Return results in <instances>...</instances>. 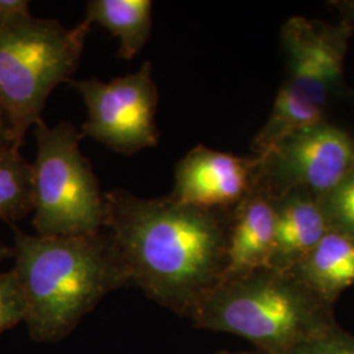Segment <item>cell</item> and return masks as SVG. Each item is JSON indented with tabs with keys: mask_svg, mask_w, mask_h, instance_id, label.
<instances>
[{
	"mask_svg": "<svg viewBox=\"0 0 354 354\" xmlns=\"http://www.w3.org/2000/svg\"><path fill=\"white\" fill-rule=\"evenodd\" d=\"M105 200V228L113 235L130 283L189 317L225 279L234 209L196 207L169 196L140 198L121 188L106 192Z\"/></svg>",
	"mask_w": 354,
	"mask_h": 354,
	"instance_id": "6da1fadb",
	"label": "cell"
},
{
	"mask_svg": "<svg viewBox=\"0 0 354 354\" xmlns=\"http://www.w3.org/2000/svg\"><path fill=\"white\" fill-rule=\"evenodd\" d=\"M12 272L36 342L67 336L109 292L130 283L109 230L79 236L29 235L13 228Z\"/></svg>",
	"mask_w": 354,
	"mask_h": 354,
	"instance_id": "7a4b0ae2",
	"label": "cell"
},
{
	"mask_svg": "<svg viewBox=\"0 0 354 354\" xmlns=\"http://www.w3.org/2000/svg\"><path fill=\"white\" fill-rule=\"evenodd\" d=\"M189 317L197 328L239 336L263 354H291L337 326L332 304L292 272L273 268L223 279Z\"/></svg>",
	"mask_w": 354,
	"mask_h": 354,
	"instance_id": "3957f363",
	"label": "cell"
},
{
	"mask_svg": "<svg viewBox=\"0 0 354 354\" xmlns=\"http://www.w3.org/2000/svg\"><path fill=\"white\" fill-rule=\"evenodd\" d=\"M91 26L30 17L0 23V106L11 122L16 147L42 121L51 92L70 83Z\"/></svg>",
	"mask_w": 354,
	"mask_h": 354,
	"instance_id": "277c9868",
	"label": "cell"
},
{
	"mask_svg": "<svg viewBox=\"0 0 354 354\" xmlns=\"http://www.w3.org/2000/svg\"><path fill=\"white\" fill-rule=\"evenodd\" d=\"M352 32L340 21L330 26L291 17L281 30L288 76L270 115L252 140L254 156L272 150L292 133L326 121L330 97L342 89L344 61Z\"/></svg>",
	"mask_w": 354,
	"mask_h": 354,
	"instance_id": "5b68a950",
	"label": "cell"
},
{
	"mask_svg": "<svg viewBox=\"0 0 354 354\" xmlns=\"http://www.w3.org/2000/svg\"><path fill=\"white\" fill-rule=\"evenodd\" d=\"M33 227L41 236H79L106 227L105 193L71 122L35 127Z\"/></svg>",
	"mask_w": 354,
	"mask_h": 354,
	"instance_id": "8992f818",
	"label": "cell"
},
{
	"mask_svg": "<svg viewBox=\"0 0 354 354\" xmlns=\"http://www.w3.org/2000/svg\"><path fill=\"white\" fill-rule=\"evenodd\" d=\"M68 86L87 108V120L79 130L82 138L95 140L122 155L158 145L155 115L159 92L151 62L146 61L136 73L111 82L97 77L73 79Z\"/></svg>",
	"mask_w": 354,
	"mask_h": 354,
	"instance_id": "52a82bcc",
	"label": "cell"
},
{
	"mask_svg": "<svg viewBox=\"0 0 354 354\" xmlns=\"http://www.w3.org/2000/svg\"><path fill=\"white\" fill-rule=\"evenodd\" d=\"M257 159V183L273 198L297 189L323 198L352 169L354 138L323 121L288 136Z\"/></svg>",
	"mask_w": 354,
	"mask_h": 354,
	"instance_id": "ba28073f",
	"label": "cell"
},
{
	"mask_svg": "<svg viewBox=\"0 0 354 354\" xmlns=\"http://www.w3.org/2000/svg\"><path fill=\"white\" fill-rule=\"evenodd\" d=\"M257 156H238L206 146L192 149L175 168L174 201L203 209L232 210L253 189Z\"/></svg>",
	"mask_w": 354,
	"mask_h": 354,
	"instance_id": "9c48e42d",
	"label": "cell"
},
{
	"mask_svg": "<svg viewBox=\"0 0 354 354\" xmlns=\"http://www.w3.org/2000/svg\"><path fill=\"white\" fill-rule=\"evenodd\" d=\"M274 238V198L256 180L253 189L232 210L225 279L269 268Z\"/></svg>",
	"mask_w": 354,
	"mask_h": 354,
	"instance_id": "30bf717a",
	"label": "cell"
},
{
	"mask_svg": "<svg viewBox=\"0 0 354 354\" xmlns=\"http://www.w3.org/2000/svg\"><path fill=\"white\" fill-rule=\"evenodd\" d=\"M276 238L269 268L290 272L314 251L330 230L320 198L306 190H290L277 198Z\"/></svg>",
	"mask_w": 354,
	"mask_h": 354,
	"instance_id": "8fae6325",
	"label": "cell"
},
{
	"mask_svg": "<svg viewBox=\"0 0 354 354\" xmlns=\"http://www.w3.org/2000/svg\"><path fill=\"white\" fill-rule=\"evenodd\" d=\"M290 272L333 306L354 285V236L329 231Z\"/></svg>",
	"mask_w": 354,
	"mask_h": 354,
	"instance_id": "7c38bea8",
	"label": "cell"
},
{
	"mask_svg": "<svg viewBox=\"0 0 354 354\" xmlns=\"http://www.w3.org/2000/svg\"><path fill=\"white\" fill-rule=\"evenodd\" d=\"M152 8L151 0H91L82 21L108 30L118 39L120 55L130 61L150 39Z\"/></svg>",
	"mask_w": 354,
	"mask_h": 354,
	"instance_id": "4fadbf2b",
	"label": "cell"
},
{
	"mask_svg": "<svg viewBox=\"0 0 354 354\" xmlns=\"http://www.w3.org/2000/svg\"><path fill=\"white\" fill-rule=\"evenodd\" d=\"M33 212V169L12 147L0 153V221H19Z\"/></svg>",
	"mask_w": 354,
	"mask_h": 354,
	"instance_id": "5bb4252c",
	"label": "cell"
},
{
	"mask_svg": "<svg viewBox=\"0 0 354 354\" xmlns=\"http://www.w3.org/2000/svg\"><path fill=\"white\" fill-rule=\"evenodd\" d=\"M320 205L330 231L354 236V165L335 189L320 198Z\"/></svg>",
	"mask_w": 354,
	"mask_h": 354,
	"instance_id": "9a60e30c",
	"label": "cell"
},
{
	"mask_svg": "<svg viewBox=\"0 0 354 354\" xmlns=\"http://www.w3.org/2000/svg\"><path fill=\"white\" fill-rule=\"evenodd\" d=\"M26 320V301L11 270L0 272V333Z\"/></svg>",
	"mask_w": 354,
	"mask_h": 354,
	"instance_id": "2e32d148",
	"label": "cell"
},
{
	"mask_svg": "<svg viewBox=\"0 0 354 354\" xmlns=\"http://www.w3.org/2000/svg\"><path fill=\"white\" fill-rule=\"evenodd\" d=\"M291 354H354V335L335 326L302 342Z\"/></svg>",
	"mask_w": 354,
	"mask_h": 354,
	"instance_id": "e0dca14e",
	"label": "cell"
},
{
	"mask_svg": "<svg viewBox=\"0 0 354 354\" xmlns=\"http://www.w3.org/2000/svg\"><path fill=\"white\" fill-rule=\"evenodd\" d=\"M30 1L28 0H0V23H10L30 17Z\"/></svg>",
	"mask_w": 354,
	"mask_h": 354,
	"instance_id": "ac0fdd59",
	"label": "cell"
},
{
	"mask_svg": "<svg viewBox=\"0 0 354 354\" xmlns=\"http://www.w3.org/2000/svg\"><path fill=\"white\" fill-rule=\"evenodd\" d=\"M12 147H16L12 127H11L10 120H8V115L6 114L4 109L0 106V153L7 151Z\"/></svg>",
	"mask_w": 354,
	"mask_h": 354,
	"instance_id": "d6986e66",
	"label": "cell"
},
{
	"mask_svg": "<svg viewBox=\"0 0 354 354\" xmlns=\"http://www.w3.org/2000/svg\"><path fill=\"white\" fill-rule=\"evenodd\" d=\"M335 8L339 10L342 15V21L349 26L352 36L354 35V0H344V1H332Z\"/></svg>",
	"mask_w": 354,
	"mask_h": 354,
	"instance_id": "ffe728a7",
	"label": "cell"
},
{
	"mask_svg": "<svg viewBox=\"0 0 354 354\" xmlns=\"http://www.w3.org/2000/svg\"><path fill=\"white\" fill-rule=\"evenodd\" d=\"M10 256V251H8V248L0 241V263L6 259V257H8Z\"/></svg>",
	"mask_w": 354,
	"mask_h": 354,
	"instance_id": "44dd1931",
	"label": "cell"
},
{
	"mask_svg": "<svg viewBox=\"0 0 354 354\" xmlns=\"http://www.w3.org/2000/svg\"><path fill=\"white\" fill-rule=\"evenodd\" d=\"M218 354H263L260 353L259 351L257 352H221Z\"/></svg>",
	"mask_w": 354,
	"mask_h": 354,
	"instance_id": "7402d4cb",
	"label": "cell"
},
{
	"mask_svg": "<svg viewBox=\"0 0 354 354\" xmlns=\"http://www.w3.org/2000/svg\"><path fill=\"white\" fill-rule=\"evenodd\" d=\"M349 96H351V97H352V99H354V92H353V91H351V92H349Z\"/></svg>",
	"mask_w": 354,
	"mask_h": 354,
	"instance_id": "603a6c76",
	"label": "cell"
}]
</instances>
